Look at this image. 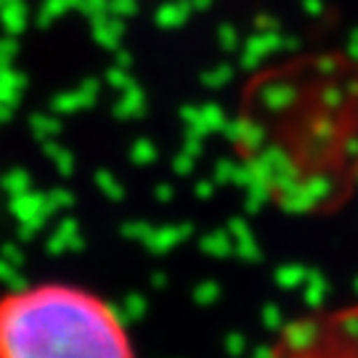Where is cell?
<instances>
[{
  "label": "cell",
  "mask_w": 358,
  "mask_h": 358,
  "mask_svg": "<svg viewBox=\"0 0 358 358\" xmlns=\"http://www.w3.org/2000/svg\"><path fill=\"white\" fill-rule=\"evenodd\" d=\"M239 130L252 178L282 205L319 210L358 173V83L321 64L284 69L260 80Z\"/></svg>",
  "instance_id": "6da1fadb"
},
{
  "label": "cell",
  "mask_w": 358,
  "mask_h": 358,
  "mask_svg": "<svg viewBox=\"0 0 358 358\" xmlns=\"http://www.w3.org/2000/svg\"><path fill=\"white\" fill-rule=\"evenodd\" d=\"M0 358H136L115 308L75 284L40 282L0 297Z\"/></svg>",
  "instance_id": "7a4b0ae2"
}]
</instances>
